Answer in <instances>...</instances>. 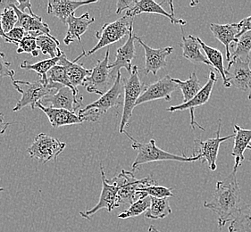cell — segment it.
Here are the masks:
<instances>
[{"mask_svg": "<svg viewBox=\"0 0 251 232\" xmlns=\"http://www.w3.org/2000/svg\"><path fill=\"white\" fill-rule=\"evenodd\" d=\"M236 173L232 171L224 181L217 182L211 200L204 203V207L217 214L219 228L231 222L241 207V189Z\"/></svg>", "mask_w": 251, "mask_h": 232, "instance_id": "obj_1", "label": "cell"}, {"mask_svg": "<svg viewBox=\"0 0 251 232\" xmlns=\"http://www.w3.org/2000/svg\"><path fill=\"white\" fill-rule=\"evenodd\" d=\"M125 133L132 142L131 147L138 153L135 160L131 165L133 171H135L136 169H138L139 166H141L142 164L153 162L176 161L181 162H191L200 160V157L195 155L191 157H186L184 154L182 156H178V155L162 150L156 146L155 139H151L149 143L144 144V143L136 141L135 139L130 136L126 131H125Z\"/></svg>", "mask_w": 251, "mask_h": 232, "instance_id": "obj_2", "label": "cell"}, {"mask_svg": "<svg viewBox=\"0 0 251 232\" xmlns=\"http://www.w3.org/2000/svg\"><path fill=\"white\" fill-rule=\"evenodd\" d=\"M123 92H124V84H123L122 73L119 71L110 89L106 91L105 94H103L98 100H96L83 108H80L79 113L82 115L84 114L87 121L96 122L100 120L101 116L106 114V112L111 108L123 105V102L120 100Z\"/></svg>", "mask_w": 251, "mask_h": 232, "instance_id": "obj_3", "label": "cell"}, {"mask_svg": "<svg viewBox=\"0 0 251 232\" xmlns=\"http://www.w3.org/2000/svg\"><path fill=\"white\" fill-rule=\"evenodd\" d=\"M12 81L15 90L22 95L20 100L13 108L14 112L20 111L27 106H30L33 111L37 103L41 101L45 96L55 94L56 92V91L51 90L48 83L43 82L40 79L33 82L16 80Z\"/></svg>", "mask_w": 251, "mask_h": 232, "instance_id": "obj_4", "label": "cell"}, {"mask_svg": "<svg viewBox=\"0 0 251 232\" xmlns=\"http://www.w3.org/2000/svg\"><path fill=\"white\" fill-rule=\"evenodd\" d=\"M124 84V108L121 118L119 132L125 133V129L128 125L129 121L132 116V112L136 107V102L141 96L142 92L145 91L146 86L141 83V79L139 77V69L138 66H133L130 73V77L126 80H123Z\"/></svg>", "mask_w": 251, "mask_h": 232, "instance_id": "obj_5", "label": "cell"}, {"mask_svg": "<svg viewBox=\"0 0 251 232\" xmlns=\"http://www.w3.org/2000/svg\"><path fill=\"white\" fill-rule=\"evenodd\" d=\"M131 26H133V18L123 16L120 19L105 23L101 30L96 32V38L99 40L97 45L86 53L85 56H90L101 48L112 45L129 34Z\"/></svg>", "mask_w": 251, "mask_h": 232, "instance_id": "obj_6", "label": "cell"}, {"mask_svg": "<svg viewBox=\"0 0 251 232\" xmlns=\"http://www.w3.org/2000/svg\"><path fill=\"white\" fill-rule=\"evenodd\" d=\"M109 182L116 184L119 187L118 197L120 200V205L129 204L131 205L139 198V189L141 187L156 184V181L151 177L143 178L137 180L134 174L131 172L122 170V172L112 179Z\"/></svg>", "mask_w": 251, "mask_h": 232, "instance_id": "obj_7", "label": "cell"}, {"mask_svg": "<svg viewBox=\"0 0 251 232\" xmlns=\"http://www.w3.org/2000/svg\"><path fill=\"white\" fill-rule=\"evenodd\" d=\"M66 146L65 142H61L45 133H40L35 137L34 141L28 148V153L31 158L41 163H47L51 160L56 161Z\"/></svg>", "mask_w": 251, "mask_h": 232, "instance_id": "obj_8", "label": "cell"}, {"mask_svg": "<svg viewBox=\"0 0 251 232\" xmlns=\"http://www.w3.org/2000/svg\"><path fill=\"white\" fill-rule=\"evenodd\" d=\"M109 50L106 51L103 60H99L91 70V75L86 78L83 85L89 93H95L102 96L109 90L112 79L109 69ZM115 80V79H114Z\"/></svg>", "mask_w": 251, "mask_h": 232, "instance_id": "obj_9", "label": "cell"}, {"mask_svg": "<svg viewBox=\"0 0 251 232\" xmlns=\"http://www.w3.org/2000/svg\"><path fill=\"white\" fill-rule=\"evenodd\" d=\"M101 180H102V190H101L100 201L90 210L80 212V216L87 220H90L96 212L101 209H106L108 212H112L116 208L120 207V200L118 197L119 187L116 184L112 183L106 179L103 165L100 164Z\"/></svg>", "mask_w": 251, "mask_h": 232, "instance_id": "obj_10", "label": "cell"}, {"mask_svg": "<svg viewBox=\"0 0 251 232\" xmlns=\"http://www.w3.org/2000/svg\"><path fill=\"white\" fill-rule=\"evenodd\" d=\"M217 81V77H216V72L215 71H210L209 72V77H208V81L206 83V85L201 89V91L197 94L196 96L193 98H191L190 101L182 103L181 105L178 106H174L169 107L166 109L167 112L176 111H184V110H190V115H191V127L192 130H195V128L198 127L199 129H201V131H205L206 130L201 126V124H199L195 120V115L194 111L197 107L199 106H204L206 104L210 96H211L212 91L213 88L215 86V84Z\"/></svg>", "mask_w": 251, "mask_h": 232, "instance_id": "obj_11", "label": "cell"}, {"mask_svg": "<svg viewBox=\"0 0 251 232\" xmlns=\"http://www.w3.org/2000/svg\"><path fill=\"white\" fill-rule=\"evenodd\" d=\"M218 122V127H217V131H216V138L209 139L206 141H202L196 139L195 140V156L200 157V160L201 162H206L208 166L210 168V170L215 172L216 170V160H217V156H218V152H219V147L223 142L226 141L228 139H231L232 138H234L235 134L229 135V136L220 137V131H221V120H219Z\"/></svg>", "mask_w": 251, "mask_h": 232, "instance_id": "obj_12", "label": "cell"}, {"mask_svg": "<svg viewBox=\"0 0 251 232\" xmlns=\"http://www.w3.org/2000/svg\"><path fill=\"white\" fill-rule=\"evenodd\" d=\"M82 100L83 96L80 94H75L67 87H62L55 94L45 96L40 103L42 106L50 104L48 106L76 113L81 107Z\"/></svg>", "mask_w": 251, "mask_h": 232, "instance_id": "obj_13", "label": "cell"}, {"mask_svg": "<svg viewBox=\"0 0 251 232\" xmlns=\"http://www.w3.org/2000/svg\"><path fill=\"white\" fill-rule=\"evenodd\" d=\"M179 88L172 81V77L166 75L160 80L146 86L145 91L136 102L135 106H140L143 103L154 101L158 99H165L166 101L171 100V95Z\"/></svg>", "mask_w": 251, "mask_h": 232, "instance_id": "obj_14", "label": "cell"}, {"mask_svg": "<svg viewBox=\"0 0 251 232\" xmlns=\"http://www.w3.org/2000/svg\"><path fill=\"white\" fill-rule=\"evenodd\" d=\"M135 41L142 46L145 51V67L144 73L148 75L149 73H153L154 75L157 74V71L160 69L166 68L167 66L166 58L171 55L174 51V47L166 46L161 48H152L150 46L147 45L145 42L135 35Z\"/></svg>", "mask_w": 251, "mask_h": 232, "instance_id": "obj_15", "label": "cell"}, {"mask_svg": "<svg viewBox=\"0 0 251 232\" xmlns=\"http://www.w3.org/2000/svg\"><path fill=\"white\" fill-rule=\"evenodd\" d=\"M135 35L133 33V26H131L128 40L125 43V45L120 46L116 51V60L109 64L111 75L116 79L117 73L120 71L122 68H125L129 73H131L132 70L131 61L135 57Z\"/></svg>", "mask_w": 251, "mask_h": 232, "instance_id": "obj_16", "label": "cell"}, {"mask_svg": "<svg viewBox=\"0 0 251 232\" xmlns=\"http://www.w3.org/2000/svg\"><path fill=\"white\" fill-rule=\"evenodd\" d=\"M251 61H241L236 59L228 64L226 69L227 80L230 84L242 91H250L251 83Z\"/></svg>", "mask_w": 251, "mask_h": 232, "instance_id": "obj_17", "label": "cell"}, {"mask_svg": "<svg viewBox=\"0 0 251 232\" xmlns=\"http://www.w3.org/2000/svg\"><path fill=\"white\" fill-rule=\"evenodd\" d=\"M85 55L86 52L83 50L80 56L76 57L75 60L70 61L68 60L66 54L63 52L57 63V65H59L65 69L67 80L70 82L72 87L75 90H78L77 87L82 86L86 78L91 75V70H88L80 64H77V62L80 60L82 56H85Z\"/></svg>", "mask_w": 251, "mask_h": 232, "instance_id": "obj_18", "label": "cell"}, {"mask_svg": "<svg viewBox=\"0 0 251 232\" xmlns=\"http://www.w3.org/2000/svg\"><path fill=\"white\" fill-rule=\"evenodd\" d=\"M36 107H38L49 118L51 125L55 129L67 125L80 124L85 121V119L78 113H73L65 109L53 108L51 106H42L40 102L36 104Z\"/></svg>", "mask_w": 251, "mask_h": 232, "instance_id": "obj_19", "label": "cell"}, {"mask_svg": "<svg viewBox=\"0 0 251 232\" xmlns=\"http://www.w3.org/2000/svg\"><path fill=\"white\" fill-rule=\"evenodd\" d=\"M163 4H165V1H163L161 4H157L153 0H136L135 5L131 9L126 11V16L133 18L136 15L141 14H154L165 16L168 18L173 24H180L185 25L186 22L182 19H177L174 13H168L163 8Z\"/></svg>", "mask_w": 251, "mask_h": 232, "instance_id": "obj_20", "label": "cell"}, {"mask_svg": "<svg viewBox=\"0 0 251 232\" xmlns=\"http://www.w3.org/2000/svg\"><path fill=\"white\" fill-rule=\"evenodd\" d=\"M94 1H67V0H50L48 2V14L57 17L63 23H66V21L71 15H75V11L82 5H91L97 3Z\"/></svg>", "mask_w": 251, "mask_h": 232, "instance_id": "obj_21", "label": "cell"}, {"mask_svg": "<svg viewBox=\"0 0 251 232\" xmlns=\"http://www.w3.org/2000/svg\"><path fill=\"white\" fill-rule=\"evenodd\" d=\"M95 18L91 17L89 13H85L80 17H76L75 15H71L66 21V24L68 25L67 33L64 42L66 45H70L72 42L78 41L81 43V36L85 33L89 26L94 23Z\"/></svg>", "mask_w": 251, "mask_h": 232, "instance_id": "obj_22", "label": "cell"}, {"mask_svg": "<svg viewBox=\"0 0 251 232\" xmlns=\"http://www.w3.org/2000/svg\"><path fill=\"white\" fill-rule=\"evenodd\" d=\"M13 8L18 17L19 27H22L25 30L26 33H38L53 37L51 35L50 26L42 21L41 17L37 15L31 16L26 13H22L18 10L16 5H13Z\"/></svg>", "mask_w": 251, "mask_h": 232, "instance_id": "obj_23", "label": "cell"}, {"mask_svg": "<svg viewBox=\"0 0 251 232\" xmlns=\"http://www.w3.org/2000/svg\"><path fill=\"white\" fill-rule=\"evenodd\" d=\"M213 35L218 41L224 44L226 49V60L229 62L231 57V50L230 46L231 42H238V34L239 30L237 28V23H228V24H217V23H211L210 24Z\"/></svg>", "mask_w": 251, "mask_h": 232, "instance_id": "obj_24", "label": "cell"}, {"mask_svg": "<svg viewBox=\"0 0 251 232\" xmlns=\"http://www.w3.org/2000/svg\"><path fill=\"white\" fill-rule=\"evenodd\" d=\"M180 46L182 49L183 57L192 64H204L206 66H210V63L201 52V46L199 41H197V37L192 35L182 36Z\"/></svg>", "mask_w": 251, "mask_h": 232, "instance_id": "obj_25", "label": "cell"}, {"mask_svg": "<svg viewBox=\"0 0 251 232\" xmlns=\"http://www.w3.org/2000/svg\"><path fill=\"white\" fill-rule=\"evenodd\" d=\"M235 136H234V146L231 151V156L234 157V167L233 171L237 172L238 167L241 166V162L245 159L244 152L250 146L251 142V129L246 130L235 124L234 125Z\"/></svg>", "mask_w": 251, "mask_h": 232, "instance_id": "obj_26", "label": "cell"}, {"mask_svg": "<svg viewBox=\"0 0 251 232\" xmlns=\"http://www.w3.org/2000/svg\"><path fill=\"white\" fill-rule=\"evenodd\" d=\"M197 41H199L201 48L206 53V59L210 63V66H213L214 68H216V70L219 71V73L221 74L223 81H224V86L226 88H231V84L227 80L226 69L224 67L223 54L218 49L206 45V43H204L198 37H197Z\"/></svg>", "mask_w": 251, "mask_h": 232, "instance_id": "obj_27", "label": "cell"}, {"mask_svg": "<svg viewBox=\"0 0 251 232\" xmlns=\"http://www.w3.org/2000/svg\"><path fill=\"white\" fill-rule=\"evenodd\" d=\"M229 232H251V204L241 207L228 228Z\"/></svg>", "mask_w": 251, "mask_h": 232, "instance_id": "obj_28", "label": "cell"}, {"mask_svg": "<svg viewBox=\"0 0 251 232\" xmlns=\"http://www.w3.org/2000/svg\"><path fill=\"white\" fill-rule=\"evenodd\" d=\"M172 81L175 82L178 88L181 90V93L183 95V103L190 101L191 98L196 96L202 89L200 80L197 76L196 71H193L189 77V79L185 81H181L179 79H174V78H172Z\"/></svg>", "mask_w": 251, "mask_h": 232, "instance_id": "obj_29", "label": "cell"}, {"mask_svg": "<svg viewBox=\"0 0 251 232\" xmlns=\"http://www.w3.org/2000/svg\"><path fill=\"white\" fill-rule=\"evenodd\" d=\"M172 213L168 198L151 197V207L145 212L146 218L151 220H162Z\"/></svg>", "mask_w": 251, "mask_h": 232, "instance_id": "obj_30", "label": "cell"}, {"mask_svg": "<svg viewBox=\"0 0 251 232\" xmlns=\"http://www.w3.org/2000/svg\"><path fill=\"white\" fill-rule=\"evenodd\" d=\"M59 60V57L50 58L46 60L40 61L38 63H30L29 61H24L20 65L21 69L28 70V71H35L40 76V79L43 82L48 83L47 73L52 67L56 66Z\"/></svg>", "mask_w": 251, "mask_h": 232, "instance_id": "obj_31", "label": "cell"}, {"mask_svg": "<svg viewBox=\"0 0 251 232\" xmlns=\"http://www.w3.org/2000/svg\"><path fill=\"white\" fill-rule=\"evenodd\" d=\"M236 48L234 52L231 54L230 60L228 64H231L236 59H241V61H251V31L245 32L244 34L238 39L236 43Z\"/></svg>", "mask_w": 251, "mask_h": 232, "instance_id": "obj_32", "label": "cell"}, {"mask_svg": "<svg viewBox=\"0 0 251 232\" xmlns=\"http://www.w3.org/2000/svg\"><path fill=\"white\" fill-rule=\"evenodd\" d=\"M59 41L55 37L40 34L37 37V46L43 55H49L50 58L60 57L63 51L59 48Z\"/></svg>", "mask_w": 251, "mask_h": 232, "instance_id": "obj_33", "label": "cell"}, {"mask_svg": "<svg viewBox=\"0 0 251 232\" xmlns=\"http://www.w3.org/2000/svg\"><path fill=\"white\" fill-rule=\"evenodd\" d=\"M151 207V197L147 196L143 193L135 202L132 203L130 207L118 214L120 219H128V218L137 217L142 213H145L147 210Z\"/></svg>", "mask_w": 251, "mask_h": 232, "instance_id": "obj_34", "label": "cell"}, {"mask_svg": "<svg viewBox=\"0 0 251 232\" xmlns=\"http://www.w3.org/2000/svg\"><path fill=\"white\" fill-rule=\"evenodd\" d=\"M47 80L49 83H54V84H59L62 86L67 87L74 91L75 94H80V92L78 90H75V88H73L70 84V82L67 80L66 75V71L65 69L59 66H56L52 67L49 72L47 73Z\"/></svg>", "mask_w": 251, "mask_h": 232, "instance_id": "obj_35", "label": "cell"}, {"mask_svg": "<svg viewBox=\"0 0 251 232\" xmlns=\"http://www.w3.org/2000/svg\"><path fill=\"white\" fill-rule=\"evenodd\" d=\"M40 35L38 33H26L24 39L19 42L17 53L30 54L33 57H37L40 54V49L37 46V37Z\"/></svg>", "mask_w": 251, "mask_h": 232, "instance_id": "obj_36", "label": "cell"}, {"mask_svg": "<svg viewBox=\"0 0 251 232\" xmlns=\"http://www.w3.org/2000/svg\"><path fill=\"white\" fill-rule=\"evenodd\" d=\"M139 192L144 193L147 196L155 197V198H168V197H174L172 188L165 187V186H159L157 184L141 187L139 189Z\"/></svg>", "mask_w": 251, "mask_h": 232, "instance_id": "obj_37", "label": "cell"}, {"mask_svg": "<svg viewBox=\"0 0 251 232\" xmlns=\"http://www.w3.org/2000/svg\"><path fill=\"white\" fill-rule=\"evenodd\" d=\"M17 5V4H16ZM13 5L7 7L5 11L0 15L1 17V23L2 28L5 34L13 30L15 27V24L18 23V17L15 14V10L13 8Z\"/></svg>", "mask_w": 251, "mask_h": 232, "instance_id": "obj_38", "label": "cell"}, {"mask_svg": "<svg viewBox=\"0 0 251 232\" xmlns=\"http://www.w3.org/2000/svg\"><path fill=\"white\" fill-rule=\"evenodd\" d=\"M10 63L5 60L4 53L0 51V78L9 77L11 80H15V71L10 69Z\"/></svg>", "mask_w": 251, "mask_h": 232, "instance_id": "obj_39", "label": "cell"}, {"mask_svg": "<svg viewBox=\"0 0 251 232\" xmlns=\"http://www.w3.org/2000/svg\"><path fill=\"white\" fill-rule=\"evenodd\" d=\"M5 35L8 40V43L18 45L19 42L26 35V32L25 30H24L22 27L17 26V27H15L13 30H11L9 32H7Z\"/></svg>", "mask_w": 251, "mask_h": 232, "instance_id": "obj_40", "label": "cell"}, {"mask_svg": "<svg viewBox=\"0 0 251 232\" xmlns=\"http://www.w3.org/2000/svg\"><path fill=\"white\" fill-rule=\"evenodd\" d=\"M237 28H238V30H239V34H238V37H237L238 39L242 34H244L245 32L251 31V15L249 16V17L242 19L239 23H237Z\"/></svg>", "mask_w": 251, "mask_h": 232, "instance_id": "obj_41", "label": "cell"}, {"mask_svg": "<svg viewBox=\"0 0 251 232\" xmlns=\"http://www.w3.org/2000/svg\"><path fill=\"white\" fill-rule=\"evenodd\" d=\"M136 0H119L116 3V14L120 15L123 11L129 10L135 5Z\"/></svg>", "mask_w": 251, "mask_h": 232, "instance_id": "obj_42", "label": "cell"}, {"mask_svg": "<svg viewBox=\"0 0 251 232\" xmlns=\"http://www.w3.org/2000/svg\"><path fill=\"white\" fill-rule=\"evenodd\" d=\"M16 7H17L18 10L21 11L22 13H25L26 9H28L29 12H30V15H31V16L36 15L35 14L33 13V11H32L31 4H30V2L29 0H25V1H24V0H18V1H17Z\"/></svg>", "mask_w": 251, "mask_h": 232, "instance_id": "obj_43", "label": "cell"}, {"mask_svg": "<svg viewBox=\"0 0 251 232\" xmlns=\"http://www.w3.org/2000/svg\"><path fill=\"white\" fill-rule=\"evenodd\" d=\"M16 4H17V1H9V0L0 1V15H1L7 7L12 6L13 5H16Z\"/></svg>", "mask_w": 251, "mask_h": 232, "instance_id": "obj_44", "label": "cell"}, {"mask_svg": "<svg viewBox=\"0 0 251 232\" xmlns=\"http://www.w3.org/2000/svg\"><path fill=\"white\" fill-rule=\"evenodd\" d=\"M0 37H2L5 41H7L8 42V40H7V38H6V35H5V32H4V30H3V28H2V23H1V17H0Z\"/></svg>", "mask_w": 251, "mask_h": 232, "instance_id": "obj_45", "label": "cell"}, {"mask_svg": "<svg viewBox=\"0 0 251 232\" xmlns=\"http://www.w3.org/2000/svg\"><path fill=\"white\" fill-rule=\"evenodd\" d=\"M148 232H161L160 231H158L154 225H151L149 228V231Z\"/></svg>", "mask_w": 251, "mask_h": 232, "instance_id": "obj_46", "label": "cell"}, {"mask_svg": "<svg viewBox=\"0 0 251 232\" xmlns=\"http://www.w3.org/2000/svg\"><path fill=\"white\" fill-rule=\"evenodd\" d=\"M249 99H250V100H251V86H250V94H249Z\"/></svg>", "mask_w": 251, "mask_h": 232, "instance_id": "obj_47", "label": "cell"}, {"mask_svg": "<svg viewBox=\"0 0 251 232\" xmlns=\"http://www.w3.org/2000/svg\"><path fill=\"white\" fill-rule=\"evenodd\" d=\"M248 148H249L250 150H251V145H250V146H248ZM250 162H251V157L250 158Z\"/></svg>", "mask_w": 251, "mask_h": 232, "instance_id": "obj_48", "label": "cell"}, {"mask_svg": "<svg viewBox=\"0 0 251 232\" xmlns=\"http://www.w3.org/2000/svg\"><path fill=\"white\" fill-rule=\"evenodd\" d=\"M4 190V188H2V187H0V192L3 191Z\"/></svg>", "mask_w": 251, "mask_h": 232, "instance_id": "obj_49", "label": "cell"}]
</instances>
